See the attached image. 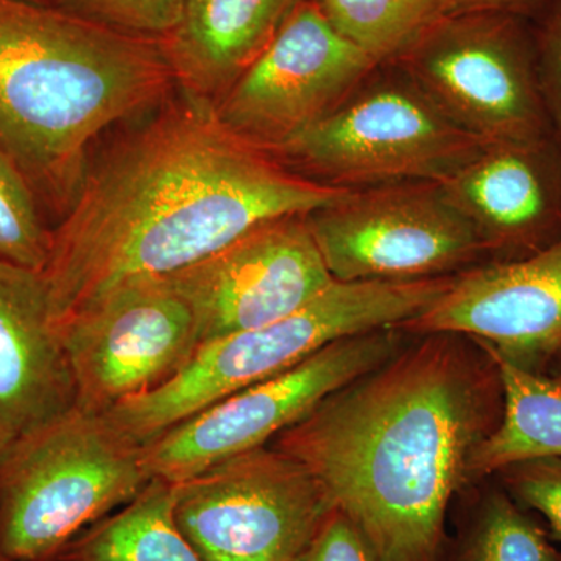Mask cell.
I'll return each instance as SVG.
<instances>
[{
    "label": "cell",
    "instance_id": "cell-27",
    "mask_svg": "<svg viewBox=\"0 0 561 561\" xmlns=\"http://www.w3.org/2000/svg\"><path fill=\"white\" fill-rule=\"evenodd\" d=\"M530 2L531 0H448V13H460V11H508V13H515L516 9H522Z\"/></svg>",
    "mask_w": 561,
    "mask_h": 561
},
{
    "label": "cell",
    "instance_id": "cell-16",
    "mask_svg": "<svg viewBox=\"0 0 561 561\" xmlns=\"http://www.w3.org/2000/svg\"><path fill=\"white\" fill-rule=\"evenodd\" d=\"M76 408L43 272L0 260V424L14 437Z\"/></svg>",
    "mask_w": 561,
    "mask_h": 561
},
{
    "label": "cell",
    "instance_id": "cell-5",
    "mask_svg": "<svg viewBox=\"0 0 561 561\" xmlns=\"http://www.w3.org/2000/svg\"><path fill=\"white\" fill-rule=\"evenodd\" d=\"M151 481L144 445L76 405L0 453V548L14 561H57Z\"/></svg>",
    "mask_w": 561,
    "mask_h": 561
},
{
    "label": "cell",
    "instance_id": "cell-1",
    "mask_svg": "<svg viewBox=\"0 0 561 561\" xmlns=\"http://www.w3.org/2000/svg\"><path fill=\"white\" fill-rule=\"evenodd\" d=\"M345 192L291 172L236 136L213 102L180 91L88 165L51 230L43 271L51 323L57 330L121 280L172 275L264 221L306 216Z\"/></svg>",
    "mask_w": 561,
    "mask_h": 561
},
{
    "label": "cell",
    "instance_id": "cell-30",
    "mask_svg": "<svg viewBox=\"0 0 561 561\" xmlns=\"http://www.w3.org/2000/svg\"><path fill=\"white\" fill-rule=\"evenodd\" d=\"M0 561H14V560H11L10 557L7 556V553L2 551V548H0Z\"/></svg>",
    "mask_w": 561,
    "mask_h": 561
},
{
    "label": "cell",
    "instance_id": "cell-26",
    "mask_svg": "<svg viewBox=\"0 0 561 561\" xmlns=\"http://www.w3.org/2000/svg\"><path fill=\"white\" fill-rule=\"evenodd\" d=\"M534 39L542 99L561 149V0H557Z\"/></svg>",
    "mask_w": 561,
    "mask_h": 561
},
{
    "label": "cell",
    "instance_id": "cell-14",
    "mask_svg": "<svg viewBox=\"0 0 561 561\" xmlns=\"http://www.w3.org/2000/svg\"><path fill=\"white\" fill-rule=\"evenodd\" d=\"M394 328L409 337L463 334L515 367L545 373L561 351V239L523 260L459 273L437 300Z\"/></svg>",
    "mask_w": 561,
    "mask_h": 561
},
{
    "label": "cell",
    "instance_id": "cell-11",
    "mask_svg": "<svg viewBox=\"0 0 561 561\" xmlns=\"http://www.w3.org/2000/svg\"><path fill=\"white\" fill-rule=\"evenodd\" d=\"M76 405L106 413L173 378L201 346L190 302L169 276L121 280L57 327Z\"/></svg>",
    "mask_w": 561,
    "mask_h": 561
},
{
    "label": "cell",
    "instance_id": "cell-20",
    "mask_svg": "<svg viewBox=\"0 0 561 561\" xmlns=\"http://www.w3.org/2000/svg\"><path fill=\"white\" fill-rule=\"evenodd\" d=\"M443 561H561V551L548 529L496 485L478 494Z\"/></svg>",
    "mask_w": 561,
    "mask_h": 561
},
{
    "label": "cell",
    "instance_id": "cell-29",
    "mask_svg": "<svg viewBox=\"0 0 561 561\" xmlns=\"http://www.w3.org/2000/svg\"><path fill=\"white\" fill-rule=\"evenodd\" d=\"M556 359L559 360V368H557V376H553L552 379L561 387V351L559 353V356L556 357Z\"/></svg>",
    "mask_w": 561,
    "mask_h": 561
},
{
    "label": "cell",
    "instance_id": "cell-7",
    "mask_svg": "<svg viewBox=\"0 0 561 561\" xmlns=\"http://www.w3.org/2000/svg\"><path fill=\"white\" fill-rule=\"evenodd\" d=\"M391 62L483 144L553 136L534 35L515 13L445 14Z\"/></svg>",
    "mask_w": 561,
    "mask_h": 561
},
{
    "label": "cell",
    "instance_id": "cell-6",
    "mask_svg": "<svg viewBox=\"0 0 561 561\" xmlns=\"http://www.w3.org/2000/svg\"><path fill=\"white\" fill-rule=\"evenodd\" d=\"M401 68L382 62L348 98L268 151L291 172L356 191L404 181H443L481 153Z\"/></svg>",
    "mask_w": 561,
    "mask_h": 561
},
{
    "label": "cell",
    "instance_id": "cell-28",
    "mask_svg": "<svg viewBox=\"0 0 561 561\" xmlns=\"http://www.w3.org/2000/svg\"><path fill=\"white\" fill-rule=\"evenodd\" d=\"M14 435L11 434L9 430H5V427L0 424V453L3 451V449L7 448V446L10 445L11 440H13Z\"/></svg>",
    "mask_w": 561,
    "mask_h": 561
},
{
    "label": "cell",
    "instance_id": "cell-4",
    "mask_svg": "<svg viewBox=\"0 0 561 561\" xmlns=\"http://www.w3.org/2000/svg\"><path fill=\"white\" fill-rule=\"evenodd\" d=\"M454 276L334 280L289 317L202 343L168 382L122 401L106 416L133 440L147 445L180 421L290 370L339 339L413 319L451 286Z\"/></svg>",
    "mask_w": 561,
    "mask_h": 561
},
{
    "label": "cell",
    "instance_id": "cell-10",
    "mask_svg": "<svg viewBox=\"0 0 561 561\" xmlns=\"http://www.w3.org/2000/svg\"><path fill=\"white\" fill-rule=\"evenodd\" d=\"M172 486L175 522L203 561H298L332 507L305 465L268 445Z\"/></svg>",
    "mask_w": 561,
    "mask_h": 561
},
{
    "label": "cell",
    "instance_id": "cell-12",
    "mask_svg": "<svg viewBox=\"0 0 561 561\" xmlns=\"http://www.w3.org/2000/svg\"><path fill=\"white\" fill-rule=\"evenodd\" d=\"M376 66L301 0L216 111L236 136L271 151L337 108Z\"/></svg>",
    "mask_w": 561,
    "mask_h": 561
},
{
    "label": "cell",
    "instance_id": "cell-18",
    "mask_svg": "<svg viewBox=\"0 0 561 561\" xmlns=\"http://www.w3.org/2000/svg\"><path fill=\"white\" fill-rule=\"evenodd\" d=\"M494 357L504 389V408L496 430L472 456V485L518 461L561 457L559 383L545 373L523 370L496 354Z\"/></svg>",
    "mask_w": 561,
    "mask_h": 561
},
{
    "label": "cell",
    "instance_id": "cell-23",
    "mask_svg": "<svg viewBox=\"0 0 561 561\" xmlns=\"http://www.w3.org/2000/svg\"><path fill=\"white\" fill-rule=\"evenodd\" d=\"M494 474L523 508L540 513L552 540L561 542V457L518 461Z\"/></svg>",
    "mask_w": 561,
    "mask_h": 561
},
{
    "label": "cell",
    "instance_id": "cell-21",
    "mask_svg": "<svg viewBox=\"0 0 561 561\" xmlns=\"http://www.w3.org/2000/svg\"><path fill=\"white\" fill-rule=\"evenodd\" d=\"M343 38L382 65L448 13V0H313Z\"/></svg>",
    "mask_w": 561,
    "mask_h": 561
},
{
    "label": "cell",
    "instance_id": "cell-9",
    "mask_svg": "<svg viewBox=\"0 0 561 561\" xmlns=\"http://www.w3.org/2000/svg\"><path fill=\"white\" fill-rule=\"evenodd\" d=\"M394 327L330 343L295 365L214 402L144 445L151 478L180 483L220 461L271 445L324 398L389 360L405 345Z\"/></svg>",
    "mask_w": 561,
    "mask_h": 561
},
{
    "label": "cell",
    "instance_id": "cell-15",
    "mask_svg": "<svg viewBox=\"0 0 561 561\" xmlns=\"http://www.w3.org/2000/svg\"><path fill=\"white\" fill-rule=\"evenodd\" d=\"M490 261H515L561 239V149L553 136L486 144L438 181Z\"/></svg>",
    "mask_w": 561,
    "mask_h": 561
},
{
    "label": "cell",
    "instance_id": "cell-24",
    "mask_svg": "<svg viewBox=\"0 0 561 561\" xmlns=\"http://www.w3.org/2000/svg\"><path fill=\"white\" fill-rule=\"evenodd\" d=\"M68 9L121 31L165 38L179 24L186 0H61Z\"/></svg>",
    "mask_w": 561,
    "mask_h": 561
},
{
    "label": "cell",
    "instance_id": "cell-8",
    "mask_svg": "<svg viewBox=\"0 0 561 561\" xmlns=\"http://www.w3.org/2000/svg\"><path fill=\"white\" fill-rule=\"evenodd\" d=\"M332 278H443L489 262L470 220L438 181H404L346 191L306 214Z\"/></svg>",
    "mask_w": 561,
    "mask_h": 561
},
{
    "label": "cell",
    "instance_id": "cell-17",
    "mask_svg": "<svg viewBox=\"0 0 561 561\" xmlns=\"http://www.w3.org/2000/svg\"><path fill=\"white\" fill-rule=\"evenodd\" d=\"M301 0H186L164 43L179 90L217 102L271 46Z\"/></svg>",
    "mask_w": 561,
    "mask_h": 561
},
{
    "label": "cell",
    "instance_id": "cell-2",
    "mask_svg": "<svg viewBox=\"0 0 561 561\" xmlns=\"http://www.w3.org/2000/svg\"><path fill=\"white\" fill-rule=\"evenodd\" d=\"M502 408L489 346L434 332L324 398L268 446L311 471L379 561H443L449 507L472 485V456Z\"/></svg>",
    "mask_w": 561,
    "mask_h": 561
},
{
    "label": "cell",
    "instance_id": "cell-19",
    "mask_svg": "<svg viewBox=\"0 0 561 561\" xmlns=\"http://www.w3.org/2000/svg\"><path fill=\"white\" fill-rule=\"evenodd\" d=\"M57 561H203L173 515L172 483L153 479L135 500L92 524Z\"/></svg>",
    "mask_w": 561,
    "mask_h": 561
},
{
    "label": "cell",
    "instance_id": "cell-25",
    "mask_svg": "<svg viewBox=\"0 0 561 561\" xmlns=\"http://www.w3.org/2000/svg\"><path fill=\"white\" fill-rule=\"evenodd\" d=\"M298 561H379L364 535L339 508L331 507Z\"/></svg>",
    "mask_w": 561,
    "mask_h": 561
},
{
    "label": "cell",
    "instance_id": "cell-3",
    "mask_svg": "<svg viewBox=\"0 0 561 561\" xmlns=\"http://www.w3.org/2000/svg\"><path fill=\"white\" fill-rule=\"evenodd\" d=\"M176 91L162 39L43 0H0V154L41 210L61 219L94 140Z\"/></svg>",
    "mask_w": 561,
    "mask_h": 561
},
{
    "label": "cell",
    "instance_id": "cell-13",
    "mask_svg": "<svg viewBox=\"0 0 561 561\" xmlns=\"http://www.w3.org/2000/svg\"><path fill=\"white\" fill-rule=\"evenodd\" d=\"M168 276L190 302L201 345L289 317L335 280L306 216L264 221Z\"/></svg>",
    "mask_w": 561,
    "mask_h": 561
},
{
    "label": "cell",
    "instance_id": "cell-22",
    "mask_svg": "<svg viewBox=\"0 0 561 561\" xmlns=\"http://www.w3.org/2000/svg\"><path fill=\"white\" fill-rule=\"evenodd\" d=\"M51 230L24 176L0 154V260L43 272L49 261Z\"/></svg>",
    "mask_w": 561,
    "mask_h": 561
}]
</instances>
